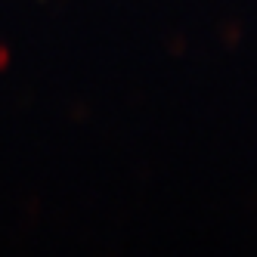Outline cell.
I'll return each mask as SVG.
<instances>
[{"label": "cell", "instance_id": "1", "mask_svg": "<svg viewBox=\"0 0 257 257\" xmlns=\"http://www.w3.org/2000/svg\"><path fill=\"white\" fill-rule=\"evenodd\" d=\"M10 65V53H7V47H0V71H4Z\"/></svg>", "mask_w": 257, "mask_h": 257}]
</instances>
